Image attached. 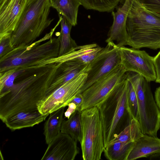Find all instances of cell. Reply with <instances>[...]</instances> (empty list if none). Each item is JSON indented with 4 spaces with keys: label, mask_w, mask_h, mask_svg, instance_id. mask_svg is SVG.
<instances>
[{
    "label": "cell",
    "mask_w": 160,
    "mask_h": 160,
    "mask_svg": "<svg viewBox=\"0 0 160 160\" xmlns=\"http://www.w3.org/2000/svg\"><path fill=\"white\" fill-rule=\"evenodd\" d=\"M65 107L50 113L44 127L46 143L48 144L61 132Z\"/></svg>",
    "instance_id": "cell-19"
},
{
    "label": "cell",
    "mask_w": 160,
    "mask_h": 160,
    "mask_svg": "<svg viewBox=\"0 0 160 160\" xmlns=\"http://www.w3.org/2000/svg\"><path fill=\"white\" fill-rule=\"evenodd\" d=\"M119 47L114 42H107L89 63V70L82 89V92L95 82L108 73L117 66L121 60Z\"/></svg>",
    "instance_id": "cell-10"
},
{
    "label": "cell",
    "mask_w": 160,
    "mask_h": 160,
    "mask_svg": "<svg viewBox=\"0 0 160 160\" xmlns=\"http://www.w3.org/2000/svg\"><path fill=\"white\" fill-rule=\"evenodd\" d=\"M85 9L101 12L113 11L122 0H79Z\"/></svg>",
    "instance_id": "cell-24"
},
{
    "label": "cell",
    "mask_w": 160,
    "mask_h": 160,
    "mask_svg": "<svg viewBox=\"0 0 160 160\" xmlns=\"http://www.w3.org/2000/svg\"><path fill=\"white\" fill-rule=\"evenodd\" d=\"M121 63L127 72H133L144 77L148 81H155L157 74L154 57L145 51L125 46L119 47Z\"/></svg>",
    "instance_id": "cell-11"
},
{
    "label": "cell",
    "mask_w": 160,
    "mask_h": 160,
    "mask_svg": "<svg viewBox=\"0 0 160 160\" xmlns=\"http://www.w3.org/2000/svg\"><path fill=\"white\" fill-rule=\"evenodd\" d=\"M148 158L150 160H160V152L152 154Z\"/></svg>",
    "instance_id": "cell-33"
},
{
    "label": "cell",
    "mask_w": 160,
    "mask_h": 160,
    "mask_svg": "<svg viewBox=\"0 0 160 160\" xmlns=\"http://www.w3.org/2000/svg\"><path fill=\"white\" fill-rule=\"evenodd\" d=\"M155 98L156 103L160 111V86L157 88L155 90Z\"/></svg>",
    "instance_id": "cell-32"
},
{
    "label": "cell",
    "mask_w": 160,
    "mask_h": 160,
    "mask_svg": "<svg viewBox=\"0 0 160 160\" xmlns=\"http://www.w3.org/2000/svg\"><path fill=\"white\" fill-rule=\"evenodd\" d=\"M81 113L80 110L77 109L67 120L64 119L60 132L69 135L80 143L82 137Z\"/></svg>",
    "instance_id": "cell-21"
},
{
    "label": "cell",
    "mask_w": 160,
    "mask_h": 160,
    "mask_svg": "<svg viewBox=\"0 0 160 160\" xmlns=\"http://www.w3.org/2000/svg\"><path fill=\"white\" fill-rule=\"evenodd\" d=\"M61 19V29L58 38L60 47L58 56H62L72 51L78 45L70 35L72 26L63 16L58 14Z\"/></svg>",
    "instance_id": "cell-20"
},
{
    "label": "cell",
    "mask_w": 160,
    "mask_h": 160,
    "mask_svg": "<svg viewBox=\"0 0 160 160\" xmlns=\"http://www.w3.org/2000/svg\"><path fill=\"white\" fill-rule=\"evenodd\" d=\"M89 70V63H84L78 60H71L62 62L58 68L55 78L48 89L45 97L51 94L77 75L82 73H87Z\"/></svg>",
    "instance_id": "cell-15"
},
{
    "label": "cell",
    "mask_w": 160,
    "mask_h": 160,
    "mask_svg": "<svg viewBox=\"0 0 160 160\" xmlns=\"http://www.w3.org/2000/svg\"><path fill=\"white\" fill-rule=\"evenodd\" d=\"M49 114L43 115L38 110L20 112L12 114L3 122L12 131L32 127L45 120Z\"/></svg>",
    "instance_id": "cell-17"
},
{
    "label": "cell",
    "mask_w": 160,
    "mask_h": 160,
    "mask_svg": "<svg viewBox=\"0 0 160 160\" xmlns=\"http://www.w3.org/2000/svg\"><path fill=\"white\" fill-rule=\"evenodd\" d=\"M83 101V96L82 94L80 93L77 95L71 102H73L75 104L77 107V109L80 111V108Z\"/></svg>",
    "instance_id": "cell-31"
},
{
    "label": "cell",
    "mask_w": 160,
    "mask_h": 160,
    "mask_svg": "<svg viewBox=\"0 0 160 160\" xmlns=\"http://www.w3.org/2000/svg\"><path fill=\"white\" fill-rule=\"evenodd\" d=\"M128 108L132 118L139 121L138 107L137 95L133 87L128 80Z\"/></svg>",
    "instance_id": "cell-26"
},
{
    "label": "cell",
    "mask_w": 160,
    "mask_h": 160,
    "mask_svg": "<svg viewBox=\"0 0 160 160\" xmlns=\"http://www.w3.org/2000/svg\"><path fill=\"white\" fill-rule=\"evenodd\" d=\"M127 72L121 64L85 90L81 93L83 101L81 111L96 106L121 85Z\"/></svg>",
    "instance_id": "cell-8"
},
{
    "label": "cell",
    "mask_w": 160,
    "mask_h": 160,
    "mask_svg": "<svg viewBox=\"0 0 160 160\" xmlns=\"http://www.w3.org/2000/svg\"><path fill=\"white\" fill-rule=\"evenodd\" d=\"M127 45L135 49H160V14L146 8L135 0L126 22Z\"/></svg>",
    "instance_id": "cell-5"
},
{
    "label": "cell",
    "mask_w": 160,
    "mask_h": 160,
    "mask_svg": "<svg viewBox=\"0 0 160 160\" xmlns=\"http://www.w3.org/2000/svg\"><path fill=\"white\" fill-rule=\"evenodd\" d=\"M6 0H0V6L2 5Z\"/></svg>",
    "instance_id": "cell-34"
},
{
    "label": "cell",
    "mask_w": 160,
    "mask_h": 160,
    "mask_svg": "<svg viewBox=\"0 0 160 160\" xmlns=\"http://www.w3.org/2000/svg\"><path fill=\"white\" fill-rule=\"evenodd\" d=\"M153 61L157 74L155 82L160 83V51L154 57Z\"/></svg>",
    "instance_id": "cell-29"
},
{
    "label": "cell",
    "mask_w": 160,
    "mask_h": 160,
    "mask_svg": "<svg viewBox=\"0 0 160 160\" xmlns=\"http://www.w3.org/2000/svg\"><path fill=\"white\" fill-rule=\"evenodd\" d=\"M13 49L11 44L10 36L0 39V58L6 55Z\"/></svg>",
    "instance_id": "cell-28"
},
{
    "label": "cell",
    "mask_w": 160,
    "mask_h": 160,
    "mask_svg": "<svg viewBox=\"0 0 160 160\" xmlns=\"http://www.w3.org/2000/svg\"><path fill=\"white\" fill-rule=\"evenodd\" d=\"M56 26L42 38L28 46L13 48L0 58V72L16 68H35L47 64L66 61L65 54L58 56L60 43L52 35L60 23Z\"/></svg>",
    "instance_id": "cell-2"
},
{
    "label": "cell",
    "mask_w": 160,
    "mask_h": 160,
    "mask_svg": "<svg viewBox=\"0 0 160 160\" xmlns=\"http://www.w3.org/2000/svg\"><path fill=\"white\" fill-rule=\"evenodd\" d=\"M148 10L160 14V0H135Z\"/></svg>",
    "instance_id": "cell-27"
},
{
    "label": "cell",
    "mask_w": 160,
    "mask_h": 160,
    "mask_svg": "<svg viewBox=\"0 0 160 160\" xmlns=\"http://www.w3.org/2000/svg\"><path fill=\"white\" fill-rule=\"evenodd\" d=\"M135 0H125L116 12H112L113 21L106 40L107 43L115 41L119 47L127 45L128 39L126 28L127 18Z\"/></svg>",
    "instance_id": "cell-13"
},
{
    "label": "cell",
    "mask_w": 160,
    "mask_h": 160,
    "mask_svg": "<svg viewBox=\"0 0 160 160\" xmlns=\"http://www.w3.org/2000/svg\"><path fill=\"white\" fill-rule=\"evenodd\" d=\"M68 108L66 111L64 113L65 118H68L77 109V107L75 104L70 102L68 105Z\"/></svg>",
    "instance_id": "cell-30"
},
{
    "label": "cell",
    "mask_w": 160,
    "mask_h": 160,
    "mask_svg": "<svg viewBox=\"0 0 160 160\" xmlns=\"http://www.w3.org/2000/svg\"><path fill=\"white\" fill-rule=\"evenodd\" d=\"M126 78L132 85L137 95L139 122L142 133L157 137L160 128V111L154 99L149 82L133 72H127Z\"/></svg>",
    "instance_id": "cell-6"
},
{
    "label": "cell",
    "mask_w": 160,
    "mask_h": 160,
    "mask_svg": "<svg viewBox=\"0 0 160 160\" xmlns=\"http://www.w3.org/2000/svg\"><path fill=\"white\" fill-rule=\"evenodd\" d=\"M159 152L160 139L157 137L144 134L133 143L127 160L148 158Z\"/></svg>",
    "instance_id": "cell-16"
},
{
    "label": "cell",
    "mask_w": 160,
    "mask_h": 160,
    "mask_svg": "<svg viewBox=\"0 0 160 160\" xmlns=\"http://www.w3.org/2000/svg\"><path fill=\"white\" fill-rule=\"evenodd\" d=\"M56 0H51V3H52Z\"/></svg>",
    "instance_id": "cell-35"
},
{
    "label": "cell",
    "mask_w": 160,
    "mask_h": 160,
    "mask_svg": "<svg viewBox=\"0 0 160 160\" xmlns=\"http://www.w3.org/2000/svg\"><path fill=\"white\" fill-rule=\"evenodd\" d=\"M81 5L79 0H56L52 3L58 14L64 17L72 26L77 24L78 9Z\"/></svg>",
    "instance_id": "cell-18"
},
{
    "label": "cell",
    "mask_w": 160,
    "mask_h": 160,
    "mask_svg": "<svg viewBox=\"0 0 160 160\" xmlns=\"http://www.w3.org/2000/svg\"><path fill=\"white\" fill-rule=\"evenodd\" d=\"M28 0H6L0 6V39L11 35Z\"/></svg>",
    "instance_id": "cell-14"
},
{
    "label": "cell",
    "mask_w": 160,
    "mask_h": 160,
    "mask_svg": "<svg viewBox=\"0 0 160 160\" xmlns=\"http://www.w3.org/2000/svg\"><path fill=\"white\" fill-rule=\"evenodd\" d=\"M143 135L142 132L139 121L132 118L130 124L112 139L108 145L117 142L127 143L133 142Z\"/></svg>",
    "instance_id": "cell-22"
},
{
    "label": "cell",
    "mask_w": 160,
    "mask_h": 160,
    "mask_svg": "<svg viewBox=\"0 0 160 160\" xmlns=\"http://www.w3.org/2000/svg\"><path fill=\"white\" fill-rule=\"evenodd\" d=\"M48 145L42 160H73L79 153L77 142L61 132Z\"/></svg>",
    "instance_id": "cell-12"
},
{
    "label": "cell",
    "mask_w": 160,
    "mask_h": 160,
    "mask_svg": "<svg viewBox=\"0 0 160 160\" xmlns=\"http://www.w3.org/2000/svg\"><path fill=\"white\" fill-rule=\"evenodd\" d=\"M82 137L81 144L84 160L101 159L105 149L103 129L97 106L81 111Z\"/></svg>",
    "instance_id": "cell-7"
},
{
    "label": "cell",
    "mask_w": 160,
    "mask_h": 160,
    "mask_svg": "<svg viewBox=\"0 0 160 160\" xmlns=\"http://www.w3.org/2000/svg\"><path fill=\"white\" fill-rule=\"evenodd\" d=\"M26 69L16 68L0 72V95L9 91L13 85L16 78Z\"/></svg>",
    "instance_id": "cell-25"
},
{
    "label": "cell",
    "mask_w": 160,
    "mask_h": 160,
    "mask_svg": "<svg viewBox=\"0 0 160 160\" xmlns=\"http://www.w3.org/2000/svg\"><path fill=\"white\" fill-rule=\"evenodd\" d=\"M88 74L82 73L68 81L38 104V111L43 115L50 113L68 104L78 95L81 93Z\"/></svg>",
    "instance_id": "cell-9"
},
{
    "label": "cell",
    "mask_w": 160,
    "mask_h": 160,
    "mask_svg": "<svg viewBox=\"0 0 160 160\" xmlns=\"http://www.w3.org/2000/svg\"><path fill=\"white\" fill-rule=\"evenodd\" d=\"M133 142H117L109 144L104 149V156L110 160H127Z\"/></svg>",
    "instance_id": "cell-23"
},
{
    "label": "cell",
    "mask_w": 160,
    "mask_h": 160,
    "mask_svg": "<svg viewBox=\"0 0 160 160\" xmlns=\"http://www.w3.org/2000/svg\"><path fill=\"white\" fill-rule=\"evenodd\" d=\"M128 81L126 78L116 89L96 106L103 129L105 148L132 119L128 105Z\"/></svg>",
    "instance_id": "cell-3"
},
{
    "label": "cell",
    "mask_w": 160,
    "mask_h": 160,
    "mask_svg": "<svg viewBox=\"0 0 160 160\" xmlns=\"http://www.w3.org/2000/svg\"><path fill=\"white\" fill-rule=\"evenodd\" d=\"M62 62L29 68L18 76L10 90L0 95V118L2 121L18 112L38 110V103L46 96Z\"/></svg>",
    "instance_id": "cell-1"
},
{
    "label": "cell",
    "mask_w": 160,
    "mask_h": 160,
    "mask_svg": "<svg viewBox=\"0 0 160 160\" xmlns=\"http://www.w3.org/2000/svg\"><path fill=\"white\" fill-rule=\"evenodd\" d=\"M52 7L51 0H28L10 36L13 48L32 44L50 25L53 20L49 17Z\"/></svg>",
    "instance_id": "cell-4"
}]
</instances>
